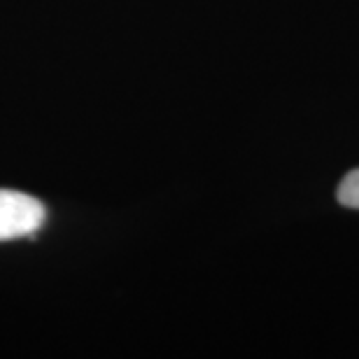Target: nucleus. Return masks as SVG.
<instances>
[{
	"instance_id": "f257e3e1",
	"label": "nucleus",
	"mask_w": 359,
	"mask_h": 359,
	"mask_svg": "<svg viewBox=\"0 0 359 359\" xmlns=\"http://www.w3.org/2000/svg\"><path fill=\"white\" fill-rule=\"evenodd\" d=\"M45 205L31 194L0 189V241L33 236L45 224Z\"/></svg>"
},
{
	"instance_id": "f03ea898",
	"label": "nucleus",
	"mask_w": 359,
	"mask_h": 359,
	"mask_svg": "<svg viewBox=\"0 0 359 359\" xmlns=\"http://www.w3.org/2000/svg\"><path fill=\"white\" fill-rule=\"evenodd\" d=\"M339 201L346 208H357L359 210V168L343 177L339 187Z\"/></svg>"
}]
</instances>
